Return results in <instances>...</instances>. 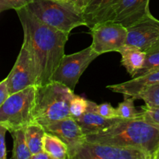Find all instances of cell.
<instances>
[{"label":"cell","instance_id":"obj_1","mask_svg":"<svg viewBox=\"0 0 159 159\" xmlns=\"http://www.w3.org/2000/svg\"><path fill=\"white\" fill-rule=\"evenodd\" d=\"M23 30V42L34 58L40 86L52 81V77L65 55L69 34L55 29L28 11L26 7L16 10Z\"/></svg>","mask_w":159,"mask_h":159},{"label":"cell","instance_id":"obj_2","mask_svg":"<svg viewBox=\"0 0 159 159\" xmlns=\"http://www.w3.org/2000/svg\"><path fill=\"white\" fill-rule=\"evenodd\" d=\"M87 141L132 148L143 151L151 159L159 154V128L141 119L119 121L106 130L87 135Z\"/></svg>","mask_w":159,"mask_h":159},{"label":"cell","instance_id":"obj_3","mask_svg":"<svg viewBox=\"0 0 159 159\" xmlns=\"http://www.w3.org/2000/svg\"><path fill=\"white\" fill-rule=\"evenodd\" d=\"M74 96L73 90L55 81L37 86L34 121L44 125L71 116L70 105Z\"/></svg>","mask_w":159,"mask_h":159},{"label":"cell","instance_id":"obj_4","mask_svg":"<svg viewBox=\"0 0 159 159\" xmlns=\"http://www.w3.org/2000/svg\"><path fill=\"white\" fill-rule=\"evenodd\" d=\"M25 7L40 21L67 34L87 26L83 11L72 1L34 0Z\"/></svg>","mask_w":159,"mask_h":159},{"label":"cell","instance_id":"obj_5","mask_svg":"<svg viewBox=\"0 0 159 159\" xmlns=\"http://www.w3.org/2000/svg\"><path fill=\"white\" fill-rule=\"evenodd\" d=\"M37 85L12 93L0 105V125L9 133L34 122Z\"/></svg>","mask_w":159,"mask_h":159},{"label":"cell","instance_id":"obj_6","mask_svg":"<svg viewBox=\"0 0 159 159\" xmlns=\"http://www.w3.org/2000/svg\"><path fill=\"white\" fill-rule=\"evenodd\" d=\"M99 56L91 46L74 54H65L53 75L52 81L60 82L74 91L84 71Z\"/></svg>","mask_w":159,"mask_h":159},{"label":"cell","instance_id":"obj_7","mask_svg":"<svg viewBox=\"0 0 159 159\" xmlns=\"http://www.w3.org/2000/svg\"><path fill=\"white\" fill-rule=\"evenodd\" d=\"M89 34L92 36L91 48L99 55L116 51L126 44L127 28L117 22L106 20L99 22L89 28Z\"/></svg>","mask_w":159,"mask_h":159},{"label":"cell","instance_id":"obj_8","mask_svg":"<svg viewBox=\"0 0 159 159\" xmlns=\"http://www.w3.org/2000/svg\"><path fill=\"white\" fill-rule=\"evenodd\" d=\"M150 0H117L96 19L99 22L111 20L129 27L150 15Z\"/></svg>","mask_w":159,"mask_h":159},{"label":"cell","instance_id":"obj_9","mask_svg":"<svg viewBox=\"0 0 159 159\" xmlns=\"http://www.w3.org/2000/svg\"><path fill=\"white\" fill-rule=\"evenodd\" d=\"M73 159H151L143 151L85 141Z\"/></svg>","mask_w":159,"mask_h":159},{"label":"cell","instance_id":"obj_10","mask_svg":"<svg viewBox=\"0 0 159 159\" xmlns=\"http://www.w3.org/2000/svg\"><path fill=\"white\" fill-rule=\"evenodd\" d=\"M10 94L37 85V75L34 58L25 42L12 70L7 76Z\"/></svg>","mask_w":159,"mask_h":159},{"label":"cell","instance_id":"obj_11","mask_svg":"<svg viewBox=\"0 0 159 159\" xmlns=\"http://www.w3.org/2000/svg\"><path fill=\"white\" fill-rule=\"evenodd\" d=\"M126 44L148 51L159 43V20L151 13L143 20L127 27Z\"/></svg>","mask_w":159,"mask_h":159},{"label":"cell","instance_id":"obj_12","mask_svg":"<svg viewBox=\"0 0 159 159\" xmlns=\"http://www.w3.org/2000/svg\"><path fill=\"white\" fill-rule=\"evenodd\" d=\"M45 131L56 135L68 147V159H73L78 149L86 141L82 128L72 116L42 125Z\"/></svg>","mask_w":159,"mask_h":159},{"label":"cell","instance_id":"obj_13","mask_svg":"<svg viewBox=\"0 0 159 159\" xmlns=\"http://www.w3.org/2000/svg\"><path fill=\"white\" fill-rule=\"evenodd\" d=\"M96 105V102L89 100L87 111L80 117L75 119L78 124L80 126L85 136L94 134L98 132L106 130L123 120L122 118L120 117L113 118V119H107L103 117L95 110Z\"/></svg>","mask_w":159,"mask_h":159},{"label":"cell","instance_id":"obj_14","mask_svg":"<svg viewBox=\"0 0 159 159\" xmlns=\"http://www.w3.org/2000/svg\"><path fill=\"white\" fill-rule=\"evenodd\" d=\"M159 82V70L148 73L138 77L132 78L130 80L116 85H110L107 87L112 92L120 93L124 97H134L135 99L138 94L147 88Z\"/></svg>","mask_w":159,"mask_h":159},{"label":"cell","instance_id":"obj_15","mask_svg":"<svg viewBox=\"0 0 159 159\" xmlns=\"http://www.w3.org/2000/svg\"><path fill=\"white\" fill-rule=\"evenodd\" d=\"M118 52L121 55V65L134 78L145 62L146 52L133 45L124 44Z\"/></svg>","mask_w":159,"mask_h":159},{"label":"cell","instance_id":"obj_16","mask_svg":"<svg viewBox=\"0 0 159 159\" xmlns=\"http://www.w3.org/2000/svg\"><path fill=\"white\" fill-rule=\"evenodd\" d=\"M43 150L53 159L68 158V147L65 141L53 134L46 132L43 140Z\"/></svg>","mask_w":159,"mask_h":159},{"label":"cell","instance_id":"obj_17","mask_svg":"<svg viewBox=\"0 0 159 159\" xmlns=\"http://www.w3.org/2000/svg\"><path fill=\"white\" fill-rule=\"evenodd\" d=\"M24 128L26 142L32 155L43 151V140L46 133L43 126L34 121Z\"/></svg>","mask_w":159,"mask_h":159},{"label":"cell","instance_id":"obj_18","mask_svg":"<svg viewBox=\"0 0 159 159\" xmlns=\"http://www.w3.org/2000/svg\"><path fill=\"white\" fill-rule=\"evenodd\" d=\"M116 1L117 0H89L84 9V16L87 23L86 26L91 28L100 14L114 4Z\"/></svg>","mask_w":159,"mask_h":159},{"label":"cell","instance_id":"obj_19","mask_svg":"<svg viewBox=\"0 0 159 159\" xmlns=\"http://www.w3.org/2000/svg\"><path fill=\"white\" fill-rule=\"evenodd\" d=\"M10 134L13 139V149L11 158L30 159L32 153L30 151L26 142L24 127L13 130Z\"/></svg>","mask_w":159,"mask_h":159},{"label":"cell","instance_id":"obj_20","mask_svg":"<svg viewBox=\"0 0 159 159\" xmlns=\"http://www.w3.org/2000/svg\"><path fill=\"white\" fill-rule=\"evenodd\" d=\"M159 70V43L146 51V58L141 69L136 74L135 77L143 75L148 73Z\"/></svg>","mask_w":159,"mask_h":159},{"label":"cell","instance_id":"obj_21","mask_svg":"<svg viewBox=\"0 0 159 159\" xmlns=\"http://www.w3.org/2000/svg\"><path fill=\"white\" fill-rule=\"evenodd\" d=\"M134 100V97H124V101L120 102L116 107V112L119 117L124 120L138 119L139 112L135 108Z\"/></svg>","mask_w":159,"mask_h":159},{"label":"cell","instance_id":"obj_22","mask_svg":"<svg viewBox=\"0 0 159 159\" xmlns=\"http://www.w3.org/2000/svg\"><path fill=\"white\" fill-rule=\"evenodd\" d=\"M135 99H141L148 108L159 107V82L154 84L138 94Z\"/></svg>","mask_w":159,"mask_h":159},{"label":"cell","instance_id":"obj_23","mask_svg":"<svg viewBox=\"0 0 159 159\" xmlns=\"http://www.w3.org/2000/svg\"><path fill=\"white\" fill-rule=\"evenodd\" d=\"M89 100L85 98L75 94L71 101V105H70L71 116L76 119L83 115L89 108Z\"/></svg>","mask_w":159,"mask_h":159},{"label":"cell","instance_id":"obj_24","mask_svg":"<svg viewBox=\"0 0 159 159\" xmlns=\"http://www.w3.org/2000/svg\"><path fill=\"white\" fill-rule=\"evenodd\" d=\"M138 119L144 120L159 128V107L158 108H148L147 107H141L139 111Z\"/></svg>","mask_w":159,"mask_h":159},{"label":"cell","instance_id":"obj_25","mask_svg":"<svg viewBox=\"0 0 159 159\" xmlns=\"http://www.w3.org/2000/svg\"><path fill=\"white\" fill-rule=\"evenodd\" d=\"M34 0H0V12L9 10V9H21L30 4Z\"/></svg>","mask_w":159,"mask_h":159},{"label":"cell","instance_id":"obj_26","mask_svg":"<svg viewBox=\"0 0 159 159\" xmlns=\"http://www.w3.org/2000/svg\"><path fill=\"white\" fill-rule=\"evenodd\" d=\"M95 110L99 115L107 119H113V118L119 117L116 112V108L112 107L109 102H103L102 104L95 106Z\"/></svg>","mask_w":159,"mask_h":159},{"label":"cell","instance_id":"obj_27","mask_svg":"<svg viewBox=\"0 0 159 159\" xmlns=\"http://www.w3.org/2000/svg\"><path fill=\"white\" fill-rule=\"evenodd\" d=\"M6 131H8L6 127L0 125V159H6V156H7L6 146Z\"/></svg>","mask_w":159,"mask_h":159},{"label":"cell","instance_id":"obj_28","mask_svg":"<svg viewBox=\"0 0 159 159\" xmlns=\"http://www.w3.org/2000/svg\"><path fill=\"white\" fill-rule=\"evenodd\" d=\"M10 95V91L8 85V79L7 77H6L0 82V105L3 103Z\"/></svg>","mask_w":159,"mask_h":159},{"label":"cell","instance_id":"obj_29","mask_svg":"<svg viewBox=\"0 0 159 159\" xmlns=\"http://www.w3.org/2000/svg\"><path fill=\"white\" fill-rule=\"evenodd\" d=\"M30 159H53V158L49 154L47 153L45 151L43 150L41 151V152H38V153L32 155Z\"/></svg>","mask_w":159,"mask_h":159},{"label":"cell","instance_id":"obj_30","mask_svg":"<svg viewBox=\"0 0 159 159\" xmlns=\"http://www.w3.org/2000/svg\"><path fill=\"white\" fill-rule=\"evenodd\" d=\"M74 3H75L84 12V9H85V6H86L87 3H88L89 0H71Z\"/></svg>","mask_w":159,"mask_h":159},{"label":"cell","instance_id":"obj_31","mask_svg":"<svg viewBox=\"0 0 159 159\" xmlns=\"http://www.w3.org/2000/svg\"><path fill=\"white\" fill-rule=\"evenodd\" d=\"M53 1H59V2H67V1H71V0H53Z\"/></svg>","mask_w":159,"mask_h":159},{"label":"cell","instance_id":"obj_32","mask_svg":"<svg viewBox=\"0 0 159 159\" xmlns=\"http://www.w3.org/2000/svg\"><path fill=\"white\" fill-rule=\"evenodd\" d=\"M157 159H159V154H158V157H157Z\"/></svg>","mask_w":159,"mask_h":159}]
</instances>
